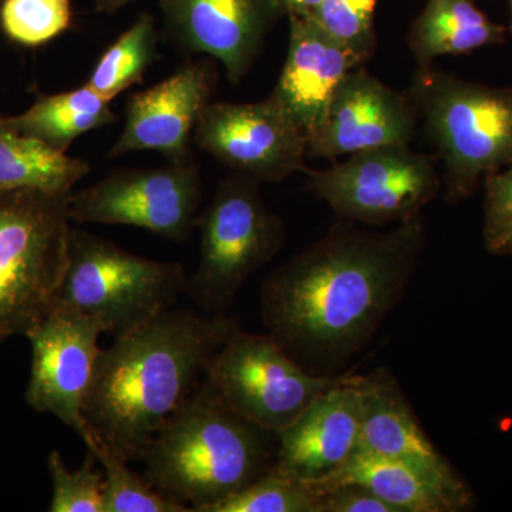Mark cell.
<instances>
[{
    "label": "cell",
    "mask_w": 512,
    "mask_h": 512,
    "mask_svg": "<svg viewBox=\"0 0 512 512\" xmlns=\"http://www.w3.org/2000/svg\"><path fill=\"white\" fill-rule=\"evenodd\" d=\"M424 248L421 214L389 231L339 220L266 278L265 328L303 367L348 362L402 302Z\"/></svg>",
    "instance_id": "1"
},
{
    "label": "cell",
    "mask_w": 512,
    "mask_h": 512,
    "mask_svg": "<svg viewBox=\"0 0 512 512\" xmlns=\"http://www.w3.org/2000/svg\"><path fill=\"white\" fill-rule=\"evenodd\" d=\"M238 328L227 313L170 308L100 349L84 402L93 436L126 463L141 460Z\"/></svg>",
    "instance_id": "2"
},
{
    "label": "cell",
    "mask_w": 512,
    "mask_h": 512,
    "mask_svg": "<svg viewBox=\"0 0 512 512\" xmlns=\"http://www.w3.org/2000/svg\"><path fill=\"white\" fill-rule=\"evenodd\" d=\"M264 434L202 379L148 444L144 478L190 511L208 512L274 466Z\"/></svg>",
    "instance_id": "3"
},
{
    "label": "cell",
    "mask_w": 512,
    "mask_h": 512,
    "mask_svg": "<svg viewBox=\"0 0 512 512\" xmlns=\"http://www.w3.org/2000/svg\"><path fill=\"white\" fill-rule=\"evenodd\" d=\"M444 168V198L458 204L512 160V87L468 82L420 64L409 94Z\"/></svg>",
    "instance_id": "4"
},
{
    "label": "cell",
    "mask_w": 512,
    "mask_h": 512,
    "mask_svg": "<svg viewBox=\"0 0 512 512\" xmlns=\"http://www.w3.org/2000/svg\"><path fill=\"white\" fill-rule=\"evenodd\" d=\"M73 192L0 191V343L52 311L69 247Z\"/></svg>",
    "instance_id": "5"
},
{
    "label": "cell",
    "mask_w": 512,
    "mask_h": 512,
    "mask_svg": "<svg viewBox=\"0 0 512 512\" xmlns=\"http://www.w3.org/2000/svg\"><path fill=\"white\" fill-rule=\"evenodd\" d=\"M185 289L187 276L178 262L141 258L72 227L53 308L82 313L117 339L173 308Z\"/></svg>",
    "instance_id": "6"
},
{
    "label": "cell",
    "mask_w": 512,
    "mask_h": 512,
    "mask_svg": "<svg viewBox=\"0 0 512 512\" xmlns=\"http://www.w3.org/2000/svg\"><path fill=\"white\" fill-rule=\"evenodd\" d=\"M259 184L244 174L225 178L198 215L200 262L185 292L211 315H225L249 276L285 247L284 222L266 207Z\"/></svg>",
    "instance_id": "7"
},
{
    "label": "cell",
    "mask_w": 512,
    "mask_h": 512,
    "mask_svg": "<svg viewBox=\"0 0 512 512\" xmlns=\"http://www.w3.org/2000/svg\"><path fill=\"white\" fill-rule=\"evenodd\" d=\"M349 376L313 373L271 335L238 328L208 360L204 382L232 412L278 436L320 394Z\"/></svg>",
    "instance_id": "8"
},
{
    "label": "cell",
    "mask_w": 512,
    "mask_h": 512,
    "mask_svg": "<svg viewBox=\"0 0 512 512\" xmlns=\"http://www.w3.org/2000/svg\"><path fill=\"white\" fill-rule=\"evenodd\" d=\"M309 187L340 221L383 227L420 215L439 195L441 178L431 158L407 144L362 151L312 171Z\"/></svg>",
    "instance_id": "9"
},
{
    "label": "cell",
    "mask_w": 512,
    "mask_h": 512,
    "mask_svg": "<svg viewBox=\"0 0 512 512\" xmlns=\"http://www.w3.org/2000/svg\"><path fill=\"white\" fill-rule=\"evenodd\" d=\"M202 198L194 157L163 167L120 168L73 192L70 218L77 224L127 225L183 242L197 227Z\"/></svg>",
    "instance_id": "10"
},
{
    "label": "cell",
    "mask_w": 512,
    "mask_h": 512,
    "mask_svg": "<svg viewBox=\"0 0 512 512\" xmlns=\"http://www.w3.org/2000/svg\"><path fill=\"white\" fill-rule=\"evenodd\" d=\"M194 143L221 164L259 183H281L303 170L305 134L271 96L255 103L211 101Z\"/></svg>",
    "instance_id": "11"
},
{
    "label": "cell",
    "mask_w": 512,
    "mask_h": 512,
    "mask_svg": "<svg viewBox=\"0 0 512 512\" xmlns=\"http://www.w3.org/2000/svg\"><path fill=\"white\" fill-rule=\"evenodd\" d=\"M103 333L96 320L60 308H53L26 333L32 346L26 403L37 413L52 414L63 421L80 439L90 431L84 419V402Z\"/></svg>",
    "instance_id": "12"
},
{
    "label": "cell",
    "mask_w": 512,
    "mask_h": 512,
    "mask_svg": "<svg viewBox=\"0 0 512 512\" xmlns=\"http://www.w3.org/2000/svg\"><path fill=\"white\" fill-rule=\"evenodd\" d=\"M164 33L187 55L224 66L229 82L247 76L265 37L284 15L278 0H158Z\"/></svg>",
    "instance_id": "13"
},
{
    "label": "cell",
    "mask_w": 512,
    "mask_h": 512,
    "mask_svg": "<svg viewBox=\"0 0 512 512\" xmlns=\"http://www.w3.org/2000/svg\"><path fill=\"white\" fill-rule=\"evenodd\" d=\"M217 70L211 60L185 63L163 82L128 97L124 126L109 156L156 151L167 161L192 158L194 131L212 101Z\"/></svg>",
    "instance_id": "14"
},
{
    "label": "cell",
    "mask_w": 512,
    "mask_h": 512,
    "mask_svg": "<svg viewBox=\"0 0 512 512\" xmlns=\"http://www.w3.org/2000/svg\"><path fill=\"white\" fill-rule=\"evenodd\" d=\"M417 110L362 66L340 83L325 121L308 140V157L339 158L387 146H407L416 134Z\"/></svg>",
    "instance_id": "15"
},
{
    "label": "cell",
    "mask_w": 512,
    "mask_h": 512,
    "mask_svg": "<svg viewBox=\"0 0 512 512\" xmlns=\"http://www.w3.org/2000/svg\"><path fill=\"white\" fill-rule=\"evenodd\" d=\"M365 60L333 39L309 16H289L284 67L269 96L305 134L306 143L325 121L336 90Z\"/></svg>",
    "instance_id": "16"
},
{
    "label": "cell",
    "mask_w": 512,
    "mask_h": 512,
    "mask_svg": "<svg viewBox=\"0 0 512 512\" xmlns=\"http://www.w3.org/2000/svg\"><path fill=\"white\" fill-rule=\"evenodd\" d=\"M359 375L320 394L288 429L278 434L274 466L315 484L342 467L359 448Z\"/></svg>",
    "instance_id": "17"
},
{
    "label": "cell",
    "mask_w": 512,
    "mask_h": 512,
    "mask_svg": "<svg viewBox=\"0 0 512 512\" xmlns=\"http://www.w3.org/2000/svg\"><path fill=\"white\" fill-rule=\"evenodd\" d=\"M345 484L372 491L397 512H460L473 505V494L460 477L440 476L360 448L342 467L312 485L322 493Z\"/></svg>",
    "instance_id": "18"
},
{
    "label": "cell",
    "mask_w": 512,
    "mask_h": 512,
    "mask_svg": "<svg viewBox=\"0 0 512 512\" xmlns=\"http://www.w3.org/2000/svg\"><path fill=\"white\" fill-rule=\"evenodd\" d=\"M359 448L406 461L444 477H458L417 420L402 387L389 369L359 375Z\"/></svg>",
    "instance_id": "19"
},
{
    "label": "cell",
    "mask_w": 512,
    "mask_h": 512,
    "mask_svg": "<svg viewBox=\"0 0 512 512\" xmlns=\"http://www.w3.org/2000/svg\"><path fill=\"white\" fill-rule=\"evenodd\" d=\"M504 40L503 26L488 19L470 0H429L409 33L410 52L419 64L500 45Z\"/></svg>",
    "instance_id": "20"
},
{
    "label": "cell",
    "mask_w": 512,
    "mask_h": 512,
    "mask_svg": "<svg viewBox=\"0 0 512 512\" xmlns=\"http://www.w3.org/2000/svg\"><path fill=\"white\" fill-rule=\"evenodd\" d=\"M6 120L20 133L67 154L76 138L116 123L117 116L110 100L84 84L69 92L37 93L28 110Z\"/></svg>",
    "instance_id": "21"
},
{
    "label": "cell",
    "mask_w": 512,
    "mask_h": 512,
    "mask_svg": "<svg viewBox=\"0 0 512 512\" xmlns=\"http://www.w3.org/2000/svg\"><path fill=\"white\" fill-rule=\"evenodd\" d=\"M92 171L82 158L59 153L10 126L0 114V191L39 190L73 192Z\"/></svg>",
    "instance_id": "22"
},
{
    "label": "cell",
    "mask_w": 512,
    "mask_h": 512,
    "mask_svg": "<svg viewBox=\"0 0 512 512\" xmlns=\"http://www.w3.org/2000/svg\"><path fill=\"white\" fill-rule=\"evenodd\" d=\"M156 19L141 13L136 22L107 47L86 84L101 97L113 100L134 84L143 82L158 59Z\"/></svg>",
    "instance_id": "23"
},
{
    "label": "cell",
    "mask_w": 512,
    "mask_h": 512,
    "mask_svg": "<svg viewBox=\"0 0 512 512\" xmlns=\"http://www.w3.org/2000/svg\"><path fill=\"white\" fill-rule=\"evenodd\" d=\"M87 451L101 464L104 476V512H188L187 505L158 493L146 478L137 476L127 463L111 453L92 431L82 439Z\"/></svg>",
    "instance_id": "24"
},
{
    "label": "cell",
    "mask_w": 512,
    "mask_h": 512,
    "mask_svg": "<svg viewBox=\"0 0 512 512\" xmlns=\"http://www.w3.org/2000/svg\"><path fill=\"white\" fill-rule=\"evenodd\" d=\"M322 494L312 484L272 466L244 490L208 512H320Z\"/></svg>",
    "instance_id": "25"
},
{
    "label": "cell",
    "mask_w": 512,
    "mask_h": 512,
    "mask_svg": "<svg viewBox=\"0 0 512 512\" xmlns=\"http://www.w3.org/2000/svg\"><path fill=\"white\" fill-rule=\"evenodd\" d=\"M72 0H2L0 28L20 46L37 47L72 26Z\"/></svg>",
    "instance_id": "26"
},
{
    "label": "cell",
    "mask_w": 512,
    "mask_h": 512,
    "mask_svg": "<svg viewBox=\"0 0 512 512\" xmlns=\"http://www.w3.org/2000/svg\"><path fill=\"white\" fill-rule=\"evenodd\" d=\"M96 457L87 451L79 470H69L59 451H50L47 468L52 478L50 512H104V476Z\"/></svg>",
    "instance_id": "27"
},
{
    "label": "cell",
    "mask_w": 512,
    "mask_h": 512,
    "mask_svg": "<svg viewBox=\"0 0 512 512\" xmlns=\"http://www.w3.org/2000/svg\"><path fill=\"white\" fill-rule=\"evenodd\" d=\"M377 2L379 0H322L308 16L333 39L367 60L376 49L373 19Z\"/></svg>",
    "instance_id": "28"
},
{
    "label": "cell",
    "mask_w": 512,
    "mask_h": 512,
    "mask_svg": "<svg viewBox=\"0 0 512 512\" xmlns=\"http://www.w3.org/2000/svg\"><path fill=\"white\" fill-rule=\"evenodd\" d=\"M485 249L495 256L512 258V160L503 170L484 178Z\"/></svg>",
    "instance_id": "29"
},
{
    "label": "cell",
    "mask_w": 512,
    "mask_h": 512,
    "mask_svg": "<svg viewBox=\"0 0 512 512\" xmlns=\"http://www.w3.org/2000/svg\"><path fill=\"white\" fill-rule=\"evenodd\" d=\"M320 494V512H397L372 491L356 484L338 485Z\"/></svg>",
    "instance_id": "30"
},
{
    "label": "cell",
    "mask_w": 512,
    "mask_h": 512,
    "mask_svg": "<svg viewBox=\"0 0 512 512\" xmlns=\"http://www.w3.org/2000/svg\"><path fill=\"white\" fill-rule=\"evenodd\" d=\"M322 0H278L279 6L282 8L284 15H311L313 10L318 8Z\"/></svg>",
    "instance_id": "31"
},
{
    "label": "cell",
    "mask_w": 512,
    "mask_h": 512,
    "mask_svg": "<svg viewBox=\"0 0 512 512\" xmlns=\"http://www.w3.org/2000/svg\"><path fill=\"white\" fill-rule=\"evenodd\" d=\"M133 0H96L97 12L116 13Z\"/></svg>",
    "instance_id": "32"
},
{
    "label": "cell",
    "mask_w": 512,
    "mask_h": 512,
    "mask_svg": "<svg viewBox=\"0 0 512 512\" xmlns=\"http://www.w3.org/2000/svg\"><path fill=\"white\" fill-rule=\"evenodd\" d=\"M510 5H511V13H512V0H510ZM511 32H512V19H511Z\"/></svg>",
    "instance_id": "33"
}]
</instances>
